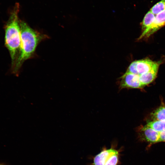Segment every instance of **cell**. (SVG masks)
Returning <instances> with one entry per match:
<instances>
[{
	"instance_id": "6da1fadb",
	"label": "cell",
	"mask_w": 165,
	"mask_h": 165,
	"mask_svg": "<svg viewBox=\"0 0 165 165\" xmlns=\"http://www.w3.org/2000/svg\"><path fill=\"white\" fill-rule=\"evenodd\" d=\"M21 44L20 52L11 73L18 76L20 69L26 60L32 57L39 43L48 38L43 34L30 27L23 21L20 20Z\"/></svg>"
},
{
	"instance_id": "7a4b0ae2",
	"label": "cell",
	"mask_w": 165,
	"mask_h": 165,
	"mask_svg": "<svg viewBox=\"0 0 165 165\" xmlns=\"http://www.w3.org/2000/svg\"><path fill=\"white\" fill-rule=\"evenodd\" d=\"M19 10V4H16L4 27L5 45L10 56L11 69L18 56L20 47V20L18 15Z\"/></svg>"
},
{
	"instance_id": "3957f363",
	"label": "cell",
	"mask_w": 165,
	"mask_h": 165,
	"mask_svg": "<svg viewBox=\"0 0 165 165\" xmlns=\"http://www.w3.org/2000/svg\"><path fill=\"white\" fill-rule=\"evenodd\" d=\"M164 25L165 9L155 15V19L153 23L149 28L143 31L138 40L144 38H148Z\"/></svg>"
},
{
	"instance_id": "277c9868",
	"label": "cell",
	"mask_w": 165,
	"mask_h": 165,
	"mask_svg": "<svg viewBox=\"0 0 165 165\" xmlns=\"http://www.w3.org/2000/svg\"><path fill=\"white\" fill-rule=\"evenodd\" d=\"M139 80V75L126 72L121 77L119 87L139 88L143 87Z\"/></svg>"
},
{
	"instance_id": "5b68a950",
	"label": "cell",
	"mask_w": 165,
	"mask_h": 165,
	"mask_svg": "<svg viewBox=\"0 0 165 165\" xmlns=\"http://www.w3.org/2000/svg\"><path fill=\"white\" fill-rule=\"evenodd\" d=\"M159 65V62H154L151 68L148 72L139 75L140 82L143 86L150 83L155 79Z\"/></svg>"
},
{
	"instance_id": "8992f818",
	"label": "cell",
	"mask_w": 165,
	"mask_h": 165,
	"mask_svg": "<svg viewBox=\"0 0 165 165\" xmlns=\"http://www.w3.org/2000/svg\"><path fill=\"white\" fill-rule=\"evenodd\" d=\"M116 150V149L112 147L109 149L104 148L94 157V165H105L112 154Z\"/></svg>"
},
{
	"instance_id": "52a82bcc",
	"label": "cell",
	"mask_w": 165,
	"mask_h": 165,
	"mask_svg": "<svg viewBox=\"0 0 165 165\" xmlns=\"http://www.w3.org/2000/svg\"><path fill=\"white\" fill-rule=\"evenodd\" d=\"M141 138L150 143L158 142L160 133L146 125L141 130Z\"/></svg>"
},
{
	"instance_id": "ba28073f",
	"label": "cell",
	"mask_w": 165,
	"mask_h": 165,
	"mask_svg": "<svg viewBox=\"0 0 165 165\" xmlns=\"http://www.w3.org/2000/svg\"><path fill=\"white\" fill-rule=\"evenodd\" d=\"M154 63L148 59L137 61L136 68L139 75L148 72Z\"/></svg>"
},
{
	"instance_id": "9c48e42d",
	"label": "cell",
	"mask_w": 165,
	"mask_h": 165,
	"mask_svg": "<svg viewBox=\"0 0 165 165\" xmlns=\"http://www.w3.org/2000/svg\"><path fill=\"white\" fill-rule=\"evenodd\" d=\"M155 18V15L150 10L145 15L141 23L142 29L144 31L149 28L153 23Z\"/></svg>"
},
{
	"instance_id": "30bf717a",
	"label": "cell",
	"mask_w": 165,
	"mask_h": 165,
	"mask_svg": "<svg viewBox=\"0 0 165 165\" xmlns=\"http://www.w3.org/2000/svg\"><path fill=\"white\" fill-rule=\"evenodd\" d=\"M146 125L159 133L165 130V121L154 120L148 123Z\"/></svg>"
},
{
	"instance_id": "8fae6325",
	"label": "cell",
	"mask_w": 165,
	"mask_h": 165,
	"mask_svg": "<svg viewBox=\"0 0 165 165\" xmlns=\"http://www.w3.org/2000/svg\"><path fill=\"white\" fill-rule=\"evenodd\" d=\"M154 120L165 121V106L160 107L152 114Z\"/></svg>"
},
{
	"instance_id": "7c38bea8",
	"label": "cell",
	"mask_w": 165,
	"mask_h": 165,
	"mask_svg": "<svg viewBox=\"0 0 165 165\" xmlns=\"http://www.w3.org/2000/svg\"><path fill=\"white\" fill-rule=\"evenodd\" d=\"M165 9V0H161L153 6L150 11L155 15Z\"/></svg>"
},
{
	"instance_id": "4fadbf2b",
	"label": "cell",
	"mask_w": 165,
	"mask_h": 165,
	"mask_svg": "<svg viewBox=\"0 0 165 165\" xmlns=\"http://www.w3.org/2000/svg\"><path fill=\"white\" fill-rule=\"evenodd\" d=\"M137 61L132 62L128 67L126 72L139 75L136 68Z\"/></svg>"
},
{
	"instance_id": "5bb4252c",
	"label": "cell",
	"mask_w": 165,
	"mask_h": 165,
	"mask_svg": "<svg viewBox=\"0 0 165 165\" xmlns=\"http://www.w3.org/2000/svg\"><path fill=\"white\" fill-rule=\"evenodd\" d=\"M161 141L165 142V130L160 133L158 142Z\"/></svg>"
},
{
	"instance_id": "9a60e30c",
	"label": "cell",
	"mask_w": 165,
	"mask_h": 165,
	"mask_svg": "<svg viewBox=\"0 0 165 165\" xmlns=\"http://www.w3.org/2000/svg\"><path fill=\"white\" fill-rule=\"evenodd\" d=\"M0 165H3L2 164L0 163Z\"/></svg>"
}]
</instances>
